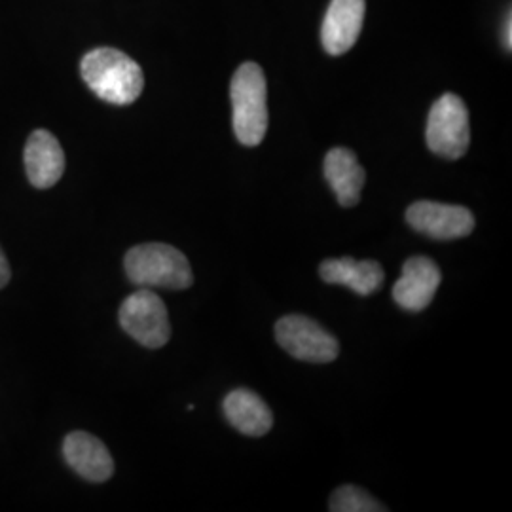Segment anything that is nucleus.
Segmentation results:
<instances>
[{
	"instance_id": "nucleus-14",
	"label": "nucleus",
	"mask_w": 512,
	"mask_h": 512,
	"mask_svg": "<svg viewBox=\"0 0 512 512\" xmlns=\"http://www.w3.org/2000/svg\"><path fill=\"white\" fill-rule=\"evenodd\" d=\"M222 406L228 421L247 437H262L270 433L274 425L272 410L251 389H236L228 393Z\"/></svg>"
},
{
	"instance_id": "nucleus-3",
	"label": "nucleus",
	"mask_w": 512,
	"mask_h": 512,
	"mask_svg": "<svg viewBox=\"0 0 512 512\" xmlns=\"http://www.w3.org/2000/svg\"><path fill=\"white\" fill-rule=\"evenodd\" d=\"M266 78L256 63H243L232 84L230 99L234 109V131L239 143L256 147L264 141L268 131V103H266Z\"/></svg>"
},
{
	"instance_id": "nucleus-11",
	"label": "nucleus",
	"mask_w": 512,
	"mask_h": 512,
	"mask_svg": "<svg viewBox=\"0 0 512 512\" xmlns=\"http://www.w3.org/2000/svg\"><path fill=\"white\" fill-rule=\"evenodd\" d=\"M63 454L71 469L90 482H105L114 473L107 446L84 431H74L63 442Z\"/></svg>"
},
{
	"instance_id": "nucleus-13",
	"label": "nucleus",
	"mask_w": 512,
	"mask_h": 512,
	"mask_svg": "<svg viewBox=\"0 0 512 512\" xmlns=\"http://www.w3.org/2000/svg\"><path fill=\"white\" fill-rule=\"evenodd\" d=\"M325 177L340 205L353 207L361 200L366 173L348 148H332L325 158Z\"/></svg>"
},
{
	"instance_id": "nucleus-9",
	"label": "nucleus",
	"mask_w": 512,
	"mask_h": 512,
	"mask_svg": "<svg viewBox=\"0 0 512 512\" xmlns=\"http://www.w3.org/2000/svg\"><path fill=\"white\" fill-rule=\"evenodd\" d=\"M365 0H332L321 29L323 46L330 55L349 52L363 31Z\"/></svg>"
},
{
	"instance_id": "nucleus-4",
	"label": "nucleus",
	"mask_w": 512,
	"mask_h": 512,
	"mask_svg": "<svg viewBox=\"0 0 512 512\" xmlns=\"http://www.w3.org/2000/svg\"><path fill=\"white\" fill-rule=\"evenodd\" d=\"M425 139L427 147L437 156L448 160H459L465 156L471 143V129L469 110L463 99L454 93H444L440 97L429 112Z\"/></svg>"
},
{
	"instance_id": "nucleus-17",
	"label": "nucleus",
	"mask_w": 512,
	"mask_h": 512,
	"mask_svg": "<svg viewBox=\"0 0 512 512\" xmlns=\"http://www.w3.org/2000/svg\"><path fill=\"white\" fill-rule=\"evenodd\" d=\"M503 40H505V46H507V50L511 52L512 48V18L511 14H509V18H507V23H505V31H503Z\"/></svg>"
},
{
	"instance_id": "nucleus-8",
	"label": "nucleus",
	"mask_w": 512,
	"mask_h": 512,
	"mask_svg": "<svg viewBox=\"0 0 512 512\" xmlns=\"http://www.w3.org/2000/svg\"><path fill=\"white\" fill-rule=\"evenodd\" d=\"M439 266L427 256H414L404 262L403 275L393 287V300L406 311L425 310L440 287Z\"/></svg>"
},
{
	"instance_id": "nucleus-12",
	"label": "nucleus",
	"mask_w": 512,
	"mask_h": 512,
	"mask_svg": "<svg viewBox=\"0 0 512 512\" xmlns=\"http://www.w3.org/2000/svg\"><path fill=\"white\" fill-rule=\"evenodd\" d=\"M323 281L332 285H344L353 293L368 296L384 285V268L376 260H353V258H332L325 260L319 268Z\"/></svg>"
},
{
	"instance_id": "nucleus-6",
	"label": "nucleus",
	"mask_w": 512,
	"mask_h": 512,
	"mask_svg": "<svg viewBox=\"0 0 512 512\" xmlns=\"http://www.w3.org/2000/svg\"><path fill=\"white\" fill-rule=\"evenodd\" d=\"M275 338L281 348L306 363H332L340 353V344L329 330L304 315H287L279 319L275 325Z\"/></svg>"
},
{
	"instance_id": "nucleus-5",
	"label": "nucleus",
	"mask_w": 512,
	"mask_h": 512,
	"mask_svg": "<svg viewBox=\"0 0 512 512\" xmlns=\"http://www.w3.org/2000/svg\"><path fill=\"white\" fill-rule=\"evenodd\" d=\"M120 325L133 340L148 349L164 348L171 336L164 300L152 289L129 294L120 308Z\"/></svg>"
},
{
	"instance_id": "nucleus-7",
	"label": "nucleus",
	"mask_w": 512,
	"mask_h": 512,
	"mask_svg": "<svg viewBox=\"0 0 512 512\" xmlns=\"http://www.w3.org/2000/svg\"><path fill=\"white\" fill-rule=\"evenodd\" d=\"M406 220L416 232L439 241L465 238L475 230V215L467 207L448 203H412Z\"/></svg>"
},
{
	"instance_id": "nucleus-10",
	"label": "nucleus",
	"mask_w": 512,
	"mask_h": 512,
	"mask_svg": "<svg viewBox=\"0 0 512 512\" xmlns=\"http://www.w3.org/2000/svg\"><path fill=\"white\" fill-rule=\"evenodd\" d=\"M25 171L29 183L40 190L52 188L61 181L65 173V154L50 131L37 129L27 139Z\"/></svg>"
},
{
	"instance_id": "nucleus-15",
	"label": "nucleus",
	"mask_w": 512,
	"mask_h": 512,
	"mask_svg": "<svg viewBox=\"0 0 512 512\" xmlns=\"http://www.w3.org/2000/svg\"><path fill=\"white\" fill-rule=\"evenodd\" d=\"M332 512H382L387 511L382 503H378L365 490L357 486H342L330 499Z\"/></svg>"
},
{
	"instance_id": "nucleus-2",
	"label": "nucleus",
	"mask_w": 512,
	"mask_h": 512,
	"mask_svg": "<svg viewBox=\"0 0 512 512\" xmlns=\"http://www.w3.org/2000/svg\"><path fill=\"white\" fill-rule=\"evenodd\" d=\"M129 281L141 289L184 291L194 283L188 258L165 243H145L129 251L124 260Z\"/></svg>"
},
{
	"instance_id": "nucleus-16",
	"label": "nucleus",
	"mask_w": 512,
	"mask_h": 512,
	"mask_svg": "<svg viewBox=\"0 0 512 512\" xmlns=\"http://www.w3.org/2000/svg\"><path fill=\"white\" fill-rule=\"evenodd\" d=\"M10 275H12V272H10V264H8L6 256L2 253V249H0V289L8 285Z\"/></svg>"
},
{
	"instance_id": "nucleus-1",
	"label": "nucleus",
	"mask_w": 512,
	"mask_h": 512,
	"mask_svg": "<svg viewBox=\"0 0 512 512\" xmlns=\"http://www.w3.org/2000/svg\"><path fill=\"white\" fill-rule=\"evenodd\" d=\"M80 73L99 99L118 107L137 101L145 88L143 69L129 55L114 48H97L84 55Z\"/></svg>"
}]
</instances>
